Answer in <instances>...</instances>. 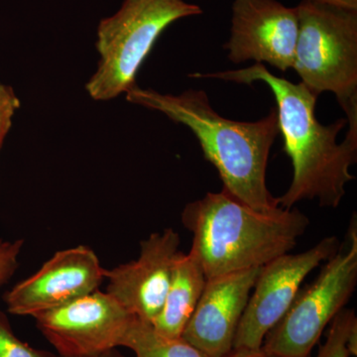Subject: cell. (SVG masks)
Instances as JSON below:
<instances>
[{
  "label": "cell",
  "instance_id": "21",
  "mask_svg": "<svg viewBox=\"0 0 357 357\" xmlns=\"http://www.w3.org/2000/svg\"><path fill=\"white\" fill-rule=\"evenodd\" d=\"M89 357H122L119 356L115 351L107 352V354H100V356H89Z\"/></svg>",
  "mask_w": 357,
  "mask_h": 357
},
{
  "label": "cell",
  "instance_id": "11",
  "mask_svg": "<svg viewBox=\"0 0 357 357\" xmlns=\"http://www.w3.org/2000/svg\"><path fill=\"white\" fill-rule=\"evenodd\" d=\"M180 244L173 229L154 232L141 241L137 259L105 269L107 293L136 318L152 323L163 307Z\"/></svg>",
  "mask_w": 357,
  "mask_h": 357
},
{
  "label": "cell",
  "instance_id": "15",
  "mask_svg": "<svg viewBox=\"0 0 357 357\" xmlns=\"http://www.w3.org/2000/svg\"><path fill=\"white\" fill-rule=\"evenodd\" d=\"M326 342L316 357H351L357 354V319L352 310H342L330 324Z\"/></svg>",
  "mask_w": 357,
  "mask_h": 357
},
{
  "label": "cell",
  "instance_id": "7",
  "mask_svg": "<svg viewBox=\"0 0 357 357\" xmlns=\"http://www.w3.org/2000/svg\"><path fill=\"white\" fill-rule=\"evenodd\" d=\"M328 236L306 251L275 258L260 270L234 337V349H261L267 333L285 316L307 275L340 250Z\"/></svg>",
  "mask_w": 357,
  "mask_h": 357
},
{
  "label": "cell",
  "instance_id": "8",
  "mask_svg": "<svg viewBox=\"0 0 357 357\" xmlns=\"http://www.w3.org/2000/svg\"><path fill=\"white\" fill-rule=\"evenodd\" d=\"M135 318L109 293L98 290L33 317L61 357L100 356L122 347Z\"/></svg>",
  "mask_w": 357,
  "mask_h": 357
},
{
  "label": "cell",
  "instance_id": "10",
  "mask_svg": "<svg viewBox=\"0 0 357 357\" xmlns=\"http://www.w3.org/2000/svg\"><path fill=\"white\" fill-rule=\"evenodd\" d=\"M230 31L225 49L234 64L253 60L282 72L293 69L299 32L297 7L277 0H234Z\"/></svg>",
  "mask_w": 357,
  "mask_h": 357
},
{
  "label": "cell",
  "instance_id": "2",
  "mask_svg": "<svg viewBox=\"0 0 357 357\" xmlns=\"http://www.w3.org/2000/svg\"><path fill=\"white\" fill-rule=\"evenodd\" d=\"M126 95L129 102L162 112L191 129L204 159L217 169L225 192L262 213L280 208L266 185L270 150L280 133L276 109L257 121H236L218 114L204 91L164 95L135 84Z\"/></svg>",
  "mask_w": 357,
  "mask_h": 357
},
{
  "label": "cell",
  "instance_id": "13",
  "mask_svg": "<svg viewBox=\"0 0 357 357\" xmlns=\"http://www.w3.org/2000/svg\"><path fill=\"white\" fill-rule=\"evenodd\" d=\"M208 281L191 252L178 253L163 307L152 321L155 330L168 337H182Z\"/></svg>",
  "mask_w": 357,
  "mask_h": 357
},
{
  "label": "cell",
  "instance_id": "3",
  "mask_svg": "<svg viewBox=\"0 0 357 357\" xmlns=\"http://www.w3.org/2000/svg\"><path fill=\"white\" fill-rule=\"evenodd\" d=\"M182 222L206 279L264 266L295 248L310 225L298 208L262 213L225 190L188 204Z\"/></svg>",
  "mask_w": 357,
  "mask_h": 357
},
{
  "label": "cell",
  "instance_id": "9",
  "mask_svg": "<svg viewBox=\"0 0 357 357\" xmlns=\"http://www.w3.org/2000/svg\"><path fill=\"white\" fill-rule=\"evenodd\" d=\"M105 272L98 255L88 246L58 251L36 273L6 293L7 311L33 318L64 306L98 291Z\"/></svg>",
  "mask_w": 357,
  "mask_h": 357
},
{
  "label": "cell",
  "instance_id": "20",
  "mask_svg": "<svg viewBox=\"0 0 357 357\" xmlns=\"http://www.w3.org/2000/svg\"><path fill=\"white\" fill-rule=\"evenodd\" d=\"M314 1L340 7V8L349 9V10H357V0H314Z\"/></svg>",
  "mask_w": 357,
  "mask_h": 357
},
{
  "label": "cell",
  "instance_id": "1",
  "mask_svg": "<svg viewBox=\"0 0 357 357\" xmlns=\"http://www.w3.org/2000/svg\"><path fill=\"white\" fill-rule=\"evenodd\" d=\"M190 77L266 84L276 100L284 151L293 166L292 183L287 192L277 198L279 206L292 208L306 199H318L323 208L340 206L345 185L354 180L349 168L357 160V112L323 126L314 114L318 96L303 83L293 84L275 76L260 63L245 69Z\"/></svg>",
  "mask_w": 357,
  "mask_h": 357
},
{
  "label": "cell",
  "instance_id": "6",
  "mask_svg": "<svg viewBox=\"0 0 357 357\" xmlns=\"http://www.w3.org/2000/svg\"><path fill=\"white\" fill-rule=\"evenodd\" d=\"M347 249L340 248L318 277L296 296L285 316L267 333L261 349L275 357H309L321 333L351 300L357 284L356 220Z\"/></svg>",
  "mask_w": 357,
  "mask_h": 357
},
{
  "label": "cell",
  "instance_id": "4",
  "mask_svg": "<svg viewBox=\"0 0 357 357\" xmlns=\"http://www.w3.org/2000/svg\"><path fill=\"white\" fill-rule=\"evenodd\" d=\"M202 13L201 7L185 0H124L116 13L98 24L100 59L86 84L89 96L107 102L126 93L162 33L176 21Z\"/></svg>",
  "mask_w": 357,
  "mask_h": 357
},
{
  "label": "cell",
  "instance_id": "12",
  "mask_svg": "<svg viewBox=\"0 0 357 357\" xmlns=\"http://www.w3.org/2000/svg\"><path fill=\"white\" fill-rule=\"evenodd\" d=\"M262 267L208 279L182 337L208 357L234 349L239 321Z\"/></svg>",
  "mask_w": 357,
  "mask_h": 357
},
{
  "label": "cell",
  "instance_id": "5",
  "mask_svg": "<svg viewBox=\"0 0 357 357\" xmlns=\"http://www.w3.org/2000/svg\"><path fill=\"white\" fill-rule=\"evenodd\" d=\"M296 70L314 95L332 91L345 114L357 112V10L302 0Z\"/></svg>",
  "mask_w": 357,
  "mask_h": 357
},
{
  "label": "cell",
  "instance_id": "16",
  "mask_svg": "<svg viewBox=\"0 0 357 357\" xmlns=\"http://www.w3.org/2000/svg\"><path fill=\"white\" fill-rule=\"evenodd\" d=\"M0 357H61L30 347L14 333L3 312L0 311Z\"/></svg>",
  "mask_w": 357,
  "mask_h": 357
},
{
  "label": "cell",
  "instance_id": "19",
  "mask_svg": "<svg viewBox=\"0 0 357 357\" xmlns=\"http://www.w3.org/2000/svg\"><path fill=\"white\" fill-rule=\"evenodd\" d=\"M225 357H275L270 356L266 352L263 351L261 349H234Z\"/></svg>",
  "mask_w": 357,
  "mask_h": 357
},
{
  "label": "cell",
  "instance_id": "17",
  "mask_svg": "<svg viewBox=\"0 0 357 357\" xmlns=\"http://www.w3.org/2000/svg\"><path fill=\"white\" fill-rule=\"evenodd\" d=\"M23 244V239L14 241L0 239V286L10 280L18 269Z\"/></svg>",
  "mask_w": 357,
  "mask_h": 357
},
{
  "label": "cell",
  "instance_id": "18",
  "mask_svg": "<svg viewBox=\"0 0 357 357\" xmlns=\"http://www.w3.org/2000/svg\"><path fill=\"white\" fill-rule=\"evenodd\" d=\"M20 107V100L14 89L0 83V149L13 126L14 114Z\"/></svg>",
  "mask_w": 357,
  "mask_h": 357
},
{
  "label": "cell",
  "instance_id": "14",
  "mask_svg": "<svg viewBox=\"0 0 357 357\" xmlns=\"http://www.w3.org/2000/svg\"><path fill=\"white\" fill-rule=\"evenodd\" d=\"M122 347L135 357H208L183 337H168L155 330L151 323L134 318Z\"/></svg>",
  "mask_w": 357,
  "mask_h": 357
}]
</instances>
